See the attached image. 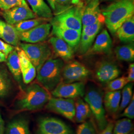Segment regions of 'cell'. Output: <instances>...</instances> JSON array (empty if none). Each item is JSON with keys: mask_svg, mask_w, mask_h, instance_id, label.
Returning a JSON list of instances; mask_svg holds the SVG:
<instances>
[{"mask_svg": "<svg viewBox=\"0 0 134 134\" xmlns=\"http://www.w3.org/2000/svg\"><path fill=\"white\" fill-rule=\"evenodd\" d=\"M101 13L106 27L114 34L125 21L134 16V0H117L104 8Z\"/></svg>", "mask_w": 134, "mask_h": 134, "instance_id": "1", "label": "cell"}, {"mask_svg": "<svg viewBox=\"0 0 134 134\" xmlns=\"http://www.w3.org/2000/svg\"><path fill=\"white\" fill-rule=\"evenodd\" d=\"M50 98L47 90L34 83L22 91L15 102V106L19 110H38L46 105Z\"/></svg>", "mask_w": 134, "mask_h": 134, "instance_id": "2", "label": "cell"}, {"mask_svg": "<svg viewBox=\"0 0 134 134\" xmlns=\"http://www.w3.org/2000/svg\"><path fill=\"white\" fill-rule=\"evenodd\" d=\"M64 64L60 58H50L37 71L39 83L48 91H52L61 81Z\"/></svg>", "mask_w": 134, "mask_h": 134, "instance_id": "3", "label": "cell"}, {"mask_svg": "<svg viewBox=\"0 0 134 134\" xmlns=\"http://www.w3.org/2000/svg\"><path fill=\"white\" fill-rule=\"evenodd\" d=\"M85 100L90 106L99 129L102 131L108 124L103 106V92L98 88H91L86 92Z\"/></svg>", "mask_w": 134, "mask_h": 134, "instance_id": "4", "label": "cell"}, {"mask_svg": "<svg viewBox=\"0 0 134 134\" xmlns=\"http://www.w3.org/2000/svg\"><path fill=\"white\" fill-rule=\"evenodd\" d=\"M19 45L34 65L36 72L52 54L51 49L47 43H20Z\"/></svg>", "mask_w": 134, "mask_h": 134, "instance_id": "5", "label": "cell"}, {"mask_svg": "<svg viewBox=\"0 0 134 134\" xmlns=\"http://www.w3.org/2000/svg\"><path fill=\"white\" fill-rule=\"evenodd\" d=\"M83 7L72 5L62 13L55 15L51 19L50 24L51 25L81 31L82 26L81 17Z\"/></svg>", "mask_w": 134, "mask_h": 134, "instance_id": "6", "label": "cell"}, {"mask_svg": "<svg viewBox=\"0 0 134 134\" xmlns=\"http://www.w3.org/2000/svg\"><path fill=\"white\" fill-rule=\"evenodd\" d=\"M46 108L69 120L74 121L75 119V103L72 99L51 97L46 104Z\"/></svg>", "mask_w": 134, "mask_h": 134, "instance_id": "7", "label": "cell"}, {"mask_svg": "<svg viewBox=\"0 0 134 134\" xmlns=\"http://www.w3.org/2000/svg\"><path fill=\"white\" fill-rule=\"evenodd\" d=\"M90 74L89 70L81 63L72 62L64 66L61 82L68 83L81 81L87 79Z\"/></svg>", "mask_w": 134, "mask_h": 134, "instance_id": "8", "label": "cell"}, {"mask_svg": "<svg viewBox=\"0 0 134 134\" xmlns=\"http://www.w3.org/2000/svg\"><path fill=\"white\" fill-rule=\"evenodd\" d=\"M37 134H73L72 130L62 121L54 117H44L39 120Z\"/></svg>", "mask_w": 134, "mask_h": 134, "instance_id": "9", "label": "cell"}, {"mask_svg": "<svg viewBox=\"0 0 134 134\" xmlns=\"http://www.w3.org/2000/svg\"><path fill=\"white\" fill-rule=\"evenodd\" d=\"M55 97L73 99L82 97L85 94V85L82 81L72 83L60 82L51 91Z\"/></svg>", "mask_w": 134, "mask_h": 134, "instance_id": "10", "label": "cell"}, {"mask_svg": "<svg viewBox=\"0 0 134 134\" xmlns=\"http://www.w3.org/2000/svg\"><path fill=\"white\" fill-rule=\"evenodd\" d=\"M1 14L8 24L13 25L24 20L36 18L37 16L28 5L18 6L3 10Z\"/></svg>", "mask_w": 134, "mask_h": 134, "instance_id": "11", "label": "cell"}, {"mask_svg": "<svg viewBox=\"0 0 134 134\" xmlns=\"http://www.w3.org/2000/svg\"><path fill=\"white\" fill-rule=\"evenodd\" d=\"M51 27L50 23H43L27 31L19 32V39L32 44L42 42L48 37Z\"/></svg>", "mask_w": 134, "mask_h": 134, "instance_id": "12", "label": "cell"}, {"mask_svg": "<svg viewBox=\"0 0 134 134\" xmlns=\"http://www.w3.org/2000/svg\"><path fill=\"white\" fill-rule=\"evenodd\" d=\"M104 17L100 9L99 0H90L87 4L83 7L81 17L82 25L86 26L98 21L104 22Z\"/></svg>", "mask_w": 134, "mask_h": 134, "instance_id": "13", "label": "cell"}, {"mask_svg": "<svg viewBox=\"0 0 134 134\" xmlns=\"http://www.w3.org/2000/svg\"><path fill=\"white\" fill-rule=\"evenodd\" d=\"M121 71L114 63L109 62L100 63L96 68V79L102 83H107L120 76Z\"/></svg>", "mask_w": 134, "mask_h": 134, "instance_id": "14", "label": "cell"}, {"mask_svg": "<svg viewBox=\"0 0 134 134\" xmlns=\"http://www.w3.org/2000/svg\"><path fill=\"white\" fill-rule=\"evenodd\" d=\"M52 34L53 35L62 39L74 49L78 47L81 31L62 27L55 25H52Z\"/></svg>", "mask_w": 134, "mask_h": 134, "instance_id": "15", "label": "cell"}, {"mask_svg": "<svg viewBox=\"0 0 134 134\" xmlns=\"http://www.w3.org/2000/svg\"><path fill=\"white\" fill-rule=\"evenodd\" d=\"M15 49L18 54L21 77L25 84H29L36 76V70L24 51L20 47Z\"/></svg>", "mask_w": 134, "mask_h": 134, "instance_id": "16", "label": "cell"}, {"mask_svg": "<svg viewBox=\"0 0 134 134\" xmlns=\"http://www.w3.org/2000/svg\"><path fill=\"white\" fill-rule=\"evenodd\" d=\"M55 53L64 61H69L73 58L74 49L62 39L57 36H53L49 39Z\"/></svg>", "mask_w": 134, "mask_h": 134, "instance_id": "17", "label": "cell"}, {"mask_svg": "<svg viewBox=\"0 0 134 134\" xmlns=\"http://www.w3.org/2000/svg\"><path fill=\"white\" fill-rule=\"evenodd\" d=\"M0 38L6 43L14 46L19 44V32L14 25L0 20Z\"/></svg>", "mask_w": 134, "mask_h": 134, "instance_id": "18", "label": "cell"}, {"mask_svg": "<svg viewBox=\"0 0 134 134\" xmlns=\"http://www.w3.org/2000/svg\"><path fill=\"white\" fill-rule=\"evenodd\" d=\"M112 46V41L106 29H103L96 37L91 48V53H107L109 52Z\"/></svg>", "mask_w": 134, "mask_h": 134, "instance_id": "19", "label": "cell"}, {"mask_svg": "<svg viewBox=\"0 0 134 134\" xmlns=\"http://www.w3.org/2000/svg\"><path fill=\"white\" fill-rule=\"evenodd\" d=\"M115 34L124 43L133 42L134 40V16L127 19L118 29Z\"/></svg>", "mask_w": 134, "mask_h": 134, "instance_id": "20", "label": "cell"}, {"mask_svg": "<svg viewBox=\"0 0 134 134\" xmlns=\"http://www.w3.org/2000/svg\"><path fill=\"white\" fill-rule=\"evenodd\" d=\"M5 134H31L29 121L23 117L13 119L7 125Z\"/></svg>", "mask_w": 134, "mask_h": 134, "instance_id": "21", "label": "cell"}, {"mask_svg": "<svg viewBox=\"0 0 134 134\" xmlns=\"http://www.w3.org/2000/svg\"><path fill=\"white\" fill-rule=\"evenodd\" d=\"M121 99V91H107L104 97V105L106 109L111 113L119 111Z\"/></svg>", "mask_w": 134, "mask_h": 134, "instance_id": "22", "label": "cell"}, {"mask_svg": "<svg viewBox=\"0 0 134 134\" xmlns=\"http://www.w3.org/2000/svg\"><path fill=\"white\" fill-rule=\"evenodd\" d=\"M32 8V11L39 18L51 19L53 14L52 10L44 0H26Z\"/></svg>", "mask_w": 134, "mask_h": 134, "instance_id": "23", "label": "cell"}, {"mask_svg": "<svg viewBox=\"0 0 134 134\" xmlns=\"http://www.w3.org/2000/svg\"><path fill=\"white\" fill-rule=\"evenodd\" d=\"M5 62L14 79L18 82H20L22 77L18 54L16 49L8 55Z\"/></svg>", "mask_w": 134, "mask_h": 134, "instance_id": "24", "label": "cell"}, {"mask_svg": "<svg viewBox=\"0 0 134 134\" xmlns=\"http://www.w3.org/2000/svg\"><path fill=\"white\" fill-rule=\"evenodd\" d=\"M91 113L88 104L81 98H79L75 103V120L77 123H82L88 118Z\"/></svg>", "mask_w": 134, "mask_h": 134, "instance_id": "25", "label": "cell"}, {"mask_svg": "<svg viewBox=\"0 0 134 134\" xmlns=\"http://www.w3.org/2000/svg\"><path fill=\"white\" fill-rule=\"evenodd\" d=\"M12 88V81L10 75L4 67L0 66V98L10 94Z\"/></svg>", "mask_w": 134, "mask_h": 134, "instance_id": "26", "label": "cell"}, {"mask_svg": "<svg viewBox=\"0 0 134 134\" xmlns=\"http://www.w3.org/2000/svg\"><path fill=\"white\" fill-rule=\"evenodd\" d=\"M115 53L120 61L132 62L134 60V47L132 44L118 46L115 48Z\"/></svg>", "mask_w": 134, "mask_h": 134, "instance_id": "27", "label": "cell"}, {"mask_svg": "<svg viewBox=\"0 0 134 134\" xmlns=\"http://www.w3.org/2000/svg\"><path fill=\"white\" fill-rule=\"evenodd\" d=\"M134 124L128 118L118 120L114 125L112 134H130L133 130Z\"/></svg>", "mask_w": 134, "mask_h": 134, "instance_id": "28", "label": "cell"}, {"mask_svg": "<svg viewBox=\"0 0 134 134\" xmlns=\"http://www.w3.org/2000/svg\"><path fill=\"white\" fill-rule=\"evenodd\" d=\"M48 19L42 18H34L21 21L14 25L19 32H23L33 29L40 24L47 22Z\"/></svg>", "mask_w": 134, "mask_h": 134, "instance_id": "29", "label": "cell"}, {"mask_svg": "<svg viewBox=\"0 0 134 134\" xmlns=\"http://www.w3.org/2000/svg\"><path fill=\"white\" fill-rule=\"evenodd\" d=\"M55 15L60 14L74 5L71 0H47Z\"/></svg>", "mask_w": 134, "mask_h": 134, "instance_id": "30", "label": "cell"}, {"mask_svg": "<svg viewBox=\"0 0 134 134\" xmlns=\"http://www.w3.org/2000/svg\"><path fill=\"white\" fill-rule=\"evenodd\" d=\"M133 86L132 82H129L123 88L121 92V101L119 111L121 112L129 105L133 96Z\"/></svg>", "mask_w": 134, "mask_h": 134, "instance_id": "31", "label": "cell"}, {"mask_svg": "<svg viewBox=\"0 0 134 134\" xmlns=\"http://www.w3.org/2000/svg\"><path fill=\"white\" fill-rule=\"evenodd\" d=\"M102 22L98 21L93 24L82 26V33L86 35L92 40H94L96 35L100 32L103 25Z\"/></svg>", "mask_w": 134, "mask_h": 134, "instance_id": "32", "label": "cell"}, {"mask_svg": "<svg viewBox=\"0 0 134 134\" xmlns=\"http://www.w3.org/2000/svg\"><path fill=\"white\" fill-rule=\"evenodd\" d=\"M129 82H130L127 77H120L107 83V88L109 91H119Z\"/></svg>", "mask_w": 134, "mask_h": 134, "instance_id": "33", "label": "cell"}, {"mask_svg": "<svg viewBox=\"0 0 134 134\" xmlns=\"http://www.w3.org/2000/svg\"><path fill=\"white\" fill-rule=\"evenodd\" d=\"M24 5H27L25 0H0V9L3 10Z\"/></svg>", "mask_w": 134, "mask_h": 134, "instance_id": "34", "label": "cell"}, {"mask_svg": "<svg viewBox=\"0 0 134 134\" xmlns=\"http://www.w3.org/2000/svg\"><path fill=\"white\" fill-rule=\"evenodd\" d=\"M77 134H96L94 126L91 121H86L79 126L77 130Z\"/></svg>", "mask_w": 134, "mask_h": 134, "instance_id": "35", "label": "cell"}, {"mask_svg": "<svg viewBox=\"0 0 134 134\" xmlns=\"http://www.w3.org/2000/svg\"><path fill=\"white\" fill-rule=\"evenodd\" d=\"M93 41V40L90 38L86 35L81 32V39L79 45L80 46V52L82 54L86 53L91 47Z\"/></svg>", "mask_w": 134, "mask_h": 134, "instance_id": "36", "label": "cell"}, {"mask_svg": "<svg viewBox=\"0 0 134 134\" xmlns=\"http://www.w3.org/2000/svg\"><path fill=\"white\" fill-rule=\"evenodd\" d=\"M121 117H126L130 119L134 118V97L133 95L132 99L129 105L125 108L123 113L121 115Z\"/></svg>", "mask_w": 134, "mask_h": 134, "instance_id": "37", "label": "cell"}, {"mask_svg": "<svg viewBox=\"0 0 134 134\" xmlns=\"http://www.w3.org/2000/svg\"><path fill=\"white\" fill-rule=\"evenodd\" d=\"M15 49V47L13 46L12 45L5 43L0 39V52L4 53L7 57Z\"/></svg>", "mask_w": 134, "mask_h": 134, "instance_id": "38", "label": "cell"}, {"mask_svg": "<svg viewBox=\"0 0 134 134\" xmlns=\"http://www.w3.org/2000/svg\"><path fill=\"white\" fill-rule=\"evenodd\" d=\"M114 124L112 122L108 123L105 128L101 131L99 134H112Z\"/></svg>", "mask_w": 134, "mask_h": 134, "instance_id": "39", "label": "cell"}, {"mask_svg": "<svg viewBox=\"0 0 134 134\" xmlns=\"http://www.w3.org/2000/svg\"><path fill=\"white\" fill-rule=\"evenodd\" d=\"M127 78L130 82H132L134 81V64L132 63L129 65L128 76Z\"/></svg>", "mask_w": 134, "mask_h": 134, "instance_id": "40", "label": "cell"}, {"mask_svg": "<svg viewBox=\"0 0 134 134\" xmlns=\"http://www.w3.org/2000/svg\"><path fill=\"white\" fill-rule=\"evenodd\" d=\"M5 131V122L3 120L2 114L0 112V134H4Z\"/></svg>", "mask_w": 134, "mask_h": 134, "instance_id": "41", "label": "cell"}, {"mask_svg": "<svg viewBox=\"0 0 134 134\" xmlns=\"http://www.w3.org/2000/svg\"><path fill=\"white\" fill-rule=\"evenodd\" d=\"M72 4L74 5H76L80 7H83V3L81 0H71Z\"/></svg>", "mask_w": 134, "mask_h": 134, "instance_id": "42", "label": "cell"}, {"mask_svg": "<svg viewBox=\"0 0 134 134\" xmlns=\"http://www.w3.org/2000/svg\"><path fill=\"white\" fill-rule=\"evenodd\" d=\"M7 60V57L4 53L0 52V63L5 62Z\"/></svg>", "mask_w": 134, "mask_h": 134, "instance_id": "43", "label": "cell"}, {"mask_svg": "<svg viewBox=\"0 0 134 134\" xmlns=\"http://www.w3.org/2000/svg\"><path fill=\"white\" fill-rule=\"evenodd\" d=\"M130 134H134V131H132V132H131V133Z\"/></svg>", "mask_w": 134, "mask_h": 134, "instance_id": "44", "label": "cell"}, {"mask_svg": "<svg viewBox=\"0 0 134 134\" xmlns=\"http://www.w3.org/2000/svg\"><path fill=\"white\" fill-rule=\"evenodd\" d=\"M102 1H114V0H102Z\"/></svg>", "mask_w": 134, "mask_h": 134, "instance_id": "45", "label": "cell"}, {"mask_svg": "<svg viewBox=\"0 0 134 134\" xmlns=\"http://www.w3.org/2000/svg\"><path fill=\"white\" fill-rule=\"evenodd\" d=\"M1 105V103H0V106Z\"/></svg>", "mask_w": 134, "mask_h": 134, "instance_id": "46", "label": "cell"}, {"mask_svg": "<svg viewBox=\"0 0 134 134\" xmlns=\"http://www.w3.org/2000/svg\"><path fill=\"white\" fill-rule=\"evenodd\" d=\"M86 1H90V0H86Z\"/></svg>", "mask_w": 134, "mask_h": 134, "instance_id": "47", "label": "cell"}]
</instances>
